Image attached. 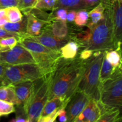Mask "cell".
<instances>
[{"label": "cell", "mask_w": 122, "mask_h": 122, "mask_svg": "<svg viewBox=\"0 0 122 122\" xmlns=\"http://www.w3.org/2000/svg\"><path fill=\"white\" fill-rule=\"evenodd\" d=\"M83 69L84 60L78 54L71 59L61 57L49 75L48 100L60 97L69 101L77 91Z\"/></svg>", "instance_id": "6da1fadb"}, {"label": "cell", "mask_w": 122, "mask_h": 122, "mask_svg": "<svg viewBox=\"0 0 122 122\" xmlns=\"http://www.w3.org/2000/svg\"><path fill=\"white\" fill-rule=\"evenodd\" d=\"M104 52L96 51L84 60V69L77 91L82 92L91 100H100V73Z\"/></svg>", "instance_id": "7a4b0ae2"}, {"label": "cell", "mask_w": 122, "mask_h": 122, "mask_svg": "<svg viewBox=\"0 0 122 122\" xmlns=\"http://www.w3.org/2000/svg\"><path fill=\"white\" fill-rule=\"evenodd\" d=\"M98 101L102 114L111 110H120L122 106V66L114 70L107 79L100 83Z\"/></svg>", "instance_id": "3957f363"}, {"label": "cell", "mask_w": 122, "mask_h": 122, "mask_svg": "<svg viewBox=\"0 0 122 122\" xmlns=\"http://www.w3.org/2000/svg\"><path fill=\"white\" fill-rule=\"evenodd\" d=\"M87 24L90 26L91 31L89 39L84 49L91 50L94 52L115 50L113 25L106 11L104 10V18L98 23L95 25L89 22Z\"/></svg>", "instance_id": "277c9868"}, {"label": "cell", "mask_w": 122, "mask_h": 122, "mask_svg": "<svg viewBox=\"0 0 122 122\" xmlns=\"http://www.w3.org/2000/svg\"><path fill=\"white\" fill-rule=\"evenodd\" d=\"M49 75L42 76L34 81V89L25 110L28 122H37L48 100Z\"/></svg>", "instance_id": "5b68a950"}, {"label": "cell", "mask_w": 122, "mask_h": 122, "mask_svg": "<svg viewBox=\"0 0 122 122\" xmlns=\"http://www.w3.org/2000/svg\"><path fill=\"white\" fill-rule=\"evenodd\" d=\"M42 76L36 64L8 65L2 77L1 86L13 85L26 81L34 82Z\"/></svg>", "instance_id": "8992f818"}, {"label": "cell", "mask_w": 122, "mask_h": 122, "mask_svg": "<svg viewBox=\"0 0 122 122\" xmlns=\"http://www.w3.org/2000/svg\"><path fill=\"white\" fill-rule=\"evenodd\" d=\"M100 2L112 20L115 50H122V0H101Z\"/></svg>", "instance_id": "52a82bcc"}, {"label": "cell", "mask_w": 122, "mask_h": 122, "mask_svg": "<svg viewBox=\"0 0 122 122\" xmlns=\"http://www.w3.org/2000/svg\"><path fill=\"white\" fill-rule=\"evenodd\" d=\"M0 61L9 66L36 64L30 52L19 42L11 50L0 52Z\"/></svg>", "instance_id": "ba28073f"}, {"label": "cell", "mask_w": 122, "mask_h": 122, "mask_svg": "<svg viewBox=\"0 0 122 122\" xmlns=\"http://www.w3.org/2000/svg\"><path fill=\"white\" fill-rule=\"evenodd\" d=\"M90 100L84 93L77 91L70 98L64 108L67 114V121L66 122H74Z\"/></svg>", "instance_id": "9c48e42d"}, {"label": "cell", "mask_w": 122, "mask_h": 122, "mask_svg": "<svg viewBox=\"0 0 122 122\" xmlns=\"http://www.w3.org/2000/svg\"><path fill=\"white\" fill-rule=\"evenodd\" d=\"M11 86L14 88L18 101L17 107H22L25 112L34 89V82L26 81Z\"/></svg>", "instance_id": "30bf717a"}, {"label": "cell", "mask_w": 122, "mask_h": 122, "mask_svg": "<svg viewBox=\"0 0 122 122\" xmlns=\"http://www.w3.org/2000/svg\"><path fill=\"white\" fill-rule=\"evenodd\" d=\"M71 23L58 20H51L42 30L47 31L56 38L70 41Z\"/></svg>", "instance_id": "8fae6325"}, {"label": "cell", "mask_w": 122, "mask_h": 122, "mask_svg": "<svg viewBox=\"0 0 122 122\" xmlns=\"http://www.w3.org/2000/svg\"><path fill=\"white\" fill-rule=\"evenodd\" d=\"M102 114L98 101L90 100L74 122H95Z\"/></svg>", "instance_id": "7c38bea8"}, {"label": "cell", "mask_w": 122, "mask_h": 122, "mask_svg": "<svg viewBox=\"0 0 122 122\" xmlns=\"http://www.w3.org/2000/svg\"><path fill=\"white\" fill-rule=\"evenodd\" d=\"M31 37L48 48L56 51H60L61 48L69 42L67 39H61L56 38L45 30H42L39 35Z\"/></svg>", "instance_id": "4fadbf2b"}, {"label": "cell", "mask_w": 122, "mask_h": 122, "mask_svg": "<svg viewBox=\"0 0 122 122\" xmlns=\"http://www.w3.org/2000/svg\"><path fill=\"white\" fill-rule=\"evenodd\" d=\"M23 13L24 15H26L27 21L26 34L31 36L39 35L44 26L48 22L38 18L30 11H25Z\"/></svg>", "instance_id": "5bb4252c"}, {"label": "cell", "mask_w": 122, "mask_h": 122, "mask_svg": "<svg viewBox=\"0 0 122 122\" xmlns=\"http://www.w3.org/2000/svg\"><path fill=\"white\" fill-rule=\"evenodd\" d=\"M64 8L67 10L78 11L80 10H89L86 0H57L54 10ZM53 11V10H52Z\"/></svg>", "instance_id": "9a60e30c"}, {"label": "cell", "mask_w": 122, "mask_h": 122, "mask_svg": "<svg viewBox=\"0 0 122 122\" xmlns=\"http://www.w3.org/2000/svg\"><path fill=\"white\" fill-rule=\"evenodd\" d=\"M67 102L68 101H66L60 97H54L48 100L42 111L40 117L46 116L53 113L54 111L59 110L62 108H65Z\"/></svg>", "instance_id": "2e32d148"}, {"label": "cell", "mask_w": 122, "mask_h": 122, "mask_svg": "<svg viewBox=\"0 0 122 122\" xmlns=\"http://www.w3.org/2000/svg\"><path fill=\"white\" fill-rule=\"evenodd\" d=\"M79 45L73 41H69L60 50L61 57L66 59L73 58L78 54Z\"/></svg>", "instance_id": "e0dca14e"}, {"label": "cell", "mask_w": 122, "mask_h": 122, "mask_svg": "<svg viewBox=\"0 0 122 122\" xmlns=\"http://www.w3.org/2000/svg\"><path fill=\"white\" fill-rule=\"evenodd\" d=\"M26 17L23 15L22 20L20 21L17 23H10L8 21L2 26V28L9 32L22 35L26 34Z\"/></svg>", "instance_id": "ac0fdd59"}, {"label": "cell", "mask_w": 122, "mask_h": 122, "mask_svg": "<svg viewBox=\"0 0 122 122\" xmlns=\"http://www.w3.org/2000/svg\"><path fill=\"white\" fill-rule=\"evenodd\" d=\"M0 100L11 102L18 106V101L14 88L11 85L0 86Z\"/></svg>", "instance_id": "d6986e66"}, {"label": "cell", "mask_w": 122, "mask_h": 122, "mask_svg": "<svg viewBox=\"0 0 122 122\" xmlns=\"http://www.w3.org/2000/svg\"><path fill=\"white\" fill-rule=\"evenodd\" d=\"M122 50H111L104 52V56L114 69L122 66Z\"/></svg>", "instance_id": "ffe728a7"}, {"label": "cell", "mask_w": 122, "mask_h": 122, "mask_svg": "<svg viewBox=\"0 0 122 122\" xmlns=\"http://www.w3.org/2000/svg\"><path fill=\"white\" fill-rule=\"evenodd\" d=\"M120 110H111L101 115L95 122H121L122 117Z\"/></svg>", "instance_id": "44dd1931"}, {"label": "cell", "mask_w": 122, "mask_h": 122, "mask_svg": "<svg viewBox=\"0 0 122 122\" xmlns=\"http://www.w3.org/2000/svg\"><path fill=\"white\" fill-rule=\"evenodd\" d=\"M89 18H90L91 23L95 25L101 21L104 17V8L101 2L95 6L92 10L88 13Z\"/></svg>", "instance_id": "7402d4cb"}, {"label": "cell", "mask_w": 122, "mask_h": 122, "mask_svg": "<svg viewBox=\"0 0 122 122\" xmlns=\"http://www.w3.org/2000/svg\"><path fill=\"white\" fill-rule=\"evenodd\" d=\"M6 17L8 22L17 23L21 21L23 15L20 10L16 6L10 7L5 8Z\"/></svg>", "instance_id": "603a6c76"}, {"label": "cell", "mask_w": 122, "mask_h": 122, "mask_svg": "<svg viewBox=\"0 0 122 122\" xmlns=\"http://www.w3.org/2000/svg\"><path fill=\"white\" fill-rule=\"evenodd\" d=\"M114 69L112 66V64L107 60L105 56H104L102 60V64H101V69H100V83L103 82L106 79L110 77L112 74L113 73Z\"/></svg>", "instance_id": "cb8c5ba5"}, {"label": "cell", "mask_w": 122, "mask_h": 122, "mask_svg": "<svg viewBox=\"0 0 122 122\" xmlns=\"http://www.w3.org/2000/svg\"><path fill=\"white\" fill-rule=\"evenodd\" d=\"M19 42V38L15 36L0 38V52L11 50Z\"/></svg>", "instance_id": "d4e9b609"}, {"label": "cell", "mask_w": 122, "mask_h": 122, "mask_svg": "<svg viewBox=\"0 0 122 122\" xmlns=\"http://www.w3.org/2000/svg\"><path fill=\"white\" fill-rule=\"evenodd\" d=\"M89 20V15L87 10H80L76 11L74 23L77 26H84L87 25Z\"/></svg>", "instance_id": "484cf974"}, {"label": "cell", "mask_w": 122, "mask_h": 122, "mask_svg": "<svg viewBox=\"0 0 122 122\" xmlns=\"http://www.w3.org/2000/svg\"><path fill=\"white\" fill-rule=\"evenodd\" d=\"M57 0H39L33 8L44 11H52L54 9Z\"/></svg>", "instance_id": "4316f807"}, {"label": "cell", "mask_w": 122, "mask_h": 122, "mask_svg": "<svg viewBox=\"0 0 122 122\" xmlns=\"http://www.w3.org/2000/svg\"><path fill=\"white\" fill-rule=\"evenodd\" d=\"M15 112V108L13 104L0 100V117L8 116Z\"/></svg>", "instance_id": "83f0119b"}, {"label": "cell", "mask_w": 122, "mask_h": 122, "mask_svg": "<svg viewBox=\"0 0 122 122\" xmlns=\"http://www.w3.org/2000/svg\"><path fill=\"white\" fill-rule=\"evenodd\" d=\"M39 0H19L17 7L23 13L33 8Z\"/></svg>", "instance_id": "f1b7e54d"}, {"label": "cell", "mask_w": 122, "mask_h": 122, "mask_svg": "<svg viewBox=\"0 0 122 122\" xmlns=\"http://www.w3.org/2000/svg\"><path fill=\"white\" fill-rule=\"evenodd\" d=\"M68 10L64 8H58L52 11L51 13V20H58L63 21H67V14Z\"/></svg>", "instance_id": "f546056e"}, {"label": "cell", "mask_w": 122, "mask_h": 122, "mask_svg": "<svg viewBox=\"0 0 122 122\" xmlns=\"http://www.w3.org/2000/svg\"><path fill=\"white\" fill-rule=\"evenodd\" d=\"M58 110L54 111L53 113L46 116L42 117H39L37 122H55L57 118Z\"/></svg>", "instance_id": "4dcf8cb0"}, {"label": "cell", "mask_w": 122, "mask_h": 122, "mask_svg": "<svg viewBox=\"0 0 122 122\" xmlns=\"http://www.w3.org/2000/svg\"><path fill=\"white\" fill-rule=\"evenodd\" d=\"M19 0H0V8L16 6L17 7Z\"/></svg>", "instance_id": "1f68e13d"}, {"label": "cell", "mask_w": 122, "mask_h": 122, "mask_svg": "<svg viewBox=\"0 0 122 122\" xmlns=\"http://www.w3.org/2000/svg\"><path fill=\"white\" fill-rule=\"evenodd\" d=\"M94 52L91 50H87V49H83L78 54V56H79L80 58L82 59L83 60H85L89 58V57H91L92 56Z\"/></svg>", "instance_id": "d6a6232c"}, {"label": "cell", "mask_w": 122, "mask_h": 122, "mask_svg": "<svg viewBox=\"0 0 122 122\" xmlns=\"http://www.w3.org/2000/svg\"><path fill=\"white\" fill-rule=\"evenodd\" d=\"M21 35L17 33H11V32H9L8 31L5 30L3 28L0 27V38H7V37H10V36H15L17 38H19Z\"/></svg>", "instance_id": "836d02e7"}, {"label": "cell", "mask_w": 122, "mask_h": 122, "mask_svg": "<svg viewBox=\"0 0 122 122\" xmlns=\"http://www.w3.org/2000/svg\"><path fill=\"white\" fill-rule=\"evenodd\" d=\"M21 115L17 116L15 119H12L9 122H28L27 119V117H26V114H25L23 108L22 110H21Z\"/></svg>", "instance_id": "e575fe53"}, {"label": "cell", "mask_w": 122, "mask_h": 122, "mask_svg": "<svg viewBox=\"0 0 122 122\" xmlns=\"http://www.w3.org/2000/svg\"><path fill=\"white\" fill-rule=\"evenodd\" d=\"M57 117L58 118L59 122H66L67 121V114L64 108H62L58 110Z\"/></svg>", "instance_id": "d590c367"}, {"label": "cell", "mask_w": 122, "mask_h": 122, "mask_svg": "<svg viewBox=\"0 0 122 122\" xmlns=\"http://www.w3.org/2000/svg\"><path fill=\"white\" fill-rule=\"evenodd\" d=\"M76 11H77L71 10H70L69 12H67L66 17L67 22L69 23H72V22H73L75 17H76Z\"/></svg>", "instance_id": "8d00e7d4"}, {"label": "cell", "mask_w": 122, "mask_h": 122, "mask_svg": "<svg viewBox=\"0 0 122 122\" xmlns=\"http://www.w3.org/2000/svg\"><path fill=\"white\" fill-rule=\"evenodd\" d=\"M86 3L89 9H91V8H94V7L97 5L100 0H86Z\"/></svg>", "instance_id": "74e56055"}, {"label": "cell", "mask_w": 122, "mask_h": 122, "mask_svg": "<svg viewBox=\"0 0 122 122\" xmlns=\"http://www.w3.org/2000/svg\"><path fill=\"white\" fill-rule=\"evenodd\" d=\"M6 17L5 8H0V19Z\"/></svg>", "instance_id": "f35d334b"}, {"label": "cell", "mask_w": 122, "mask_h": 122, "mask_svg": "<svg viewBox=\"0 0 122 122\" xmlns=\"http://www.w3.org/2000/svg\"><path fill=\"white\" fill-rule=\"evenodd\" d=\"M7 22H8V20H7V17H4L3 18V19H0V27L2 28V26H3Z\"/></svg>", "instance_id": "ab89813d"}, {"label": "cell", "mask_w": 122, "mask_h": 122, "mask_svg": "<svg viewBox=\"0 0 122 122\" xmlns=\"http://www.w3.org/2000/svg\"></svg>", "instance_id": "60d3db41"}]
</instances>
